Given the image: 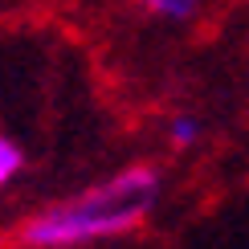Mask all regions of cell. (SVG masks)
<instances>
[{
  "label": "cell",
  "instance_id": "obj_1",
  "mask_svg": "<svg viewBox=\"0 0 249 249\" xmlns=\"http://www.w3.org/2000/svg\"><path fill=\"white\" fill-rule=\"evenodd\" d=\"M155 200H160V172L151 163H131V168H119L115 176L29 216L20 225V245L82 249L110 241V237H127L151 216Z\"/></svg>",
  "mask_w": 249,
  "mask_h": 249
},
{
  "label": "cell",
  "instance_id": "obj_4",
  "mask_svg": "<svg viewBox=\"0 0 249 249\" xmlns=\"http://www.w3.org/2000/svg\"><path fill=\"white\" fill-rule=\"evenodd\" d=\"M25 168V151H20L17 139H8V135H0V188H8V184L20 176Z\"/></svg>",
  "mask_w": 249,
  "mask_h": 249
},
{
  "label": "cell",
  "instance_id": "obj_3",
  "mask_svg": "<svg viewBox=\"0 0 249 249\" xmlns=\"http://www.w3.org/2000/svg\"><path fill=\"white\" fill-rule=\"evenodd\" d=\"M163 131H168V143H172L176 151H188L192 143H200V131L204 127H200V119H196V115H172Z\"/></svg>",
  "mask_w": 249,
  "mask_h": 249
},
{
  "label": "cell",
  "instance_id": "obj_2",
  "mask_svg": "<svg viewBox=\"0 0 249 249\" xmlns=\"http://www.w3.org/2000/svg\"><path fill=\"white\" fill-rule=\"evenodd\" d=\"M139 8H147L151 17H160V20H192L196 17V8H200V0H135Z\"/></svg>",
  "mask_w": 249,
  "mask_h": 249
}]
</instances>
